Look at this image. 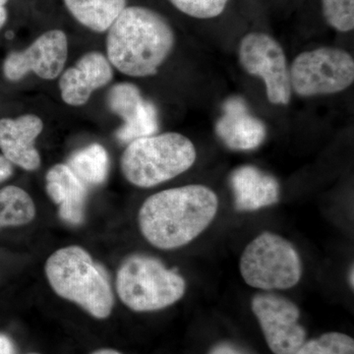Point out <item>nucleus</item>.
I'll return each instance as SVG.
<instances>
[{"label":"nucleus","instance_id":"nucleus-1","mask_svg":"<svg viewBox=\"0 0 354 354\" xmlns=\"http://www.w3.org/2000/svg\"><path fill=\"white\" fill-rule=\"evenodd\" d=\"M218 209L216 193L201 184L160 191L140 208V230L151 245L172 250L197 239L211 225Z\"/></svg>","mask_w":354,"mask_h":354},{"label":"nucleus","instance_id":"nucleus-2","mask_svg":"<svg viewBox=\"0 0 354 354\" xmlns=\"http://www.w3.org/2000/svg\"><path fill=\"white\" fill-rule=\"evenodd\" d=\"M108 31L106 57L127 76L155 75L176 44L169 23L147 7H127Z\"/></svg>","mask_w":354,"mask_h":354},{"label":"nucleus","instance_id":"nucleus-3","mask_svg":"<svg viewBox=\"0 0 354 354\" xmlns=\"http://www.w3.org/2000/svg\"><path fill=\"white\" fill-rule=\"evenodd\" d=\"M44 272L58 297L74 302L99 320L111 316L114 305L111 285L82 247L58 249L46 260Z\"/></svg>","mask_w":354,"mask_h":354},{"label":"nucleus","instance_id":"nucleus-4","mask_svg":"<svg viewBox=\"0 0 354 354\" xmlns=\"http://www.w3.org/2000/svg\"><path fill=\"white\" fill-rule=\"evenodd\" d=\"M196 158V149L190 139L167 132L130 142L121 157L120 167L133 185L151 188L187 171Z\"/></svg>","mask_w":354,"mask_h":354},{"label":"nucleus","instance_id":"nucleus-5","mask_svg":"<svg viewBox=\"0 0 354 354\" xmlns=\"http://www.w3.org/2000/svg\"><path fill=\"white\" fill-rule=\"evenodd\" d=\"M116 291L122 304L133 311H158L183 297L186 281L156 258L135 254L118 268Z\"/></svg>","mask_w":354,"mask_h":354},{"label":"nucleus","instance_id":"nucleus-6","mask_svg":"<svg viewBox=\"0 0 354 354\" xmlns=\"http://www.w3.org/2000/svg\"><path fill=\"white\" fill-rule=\"evenodd\" d=\"M239 267L247 285L262 290H288L302 276L297 249L281 235L269 232L258 235L245 247Z\"/></svg>","mask_w":354,"mask_h":354},{"label":"nucleus","instance_id":"nucleus-7","mask_svg":"<svg viewBox=\"0 0 354 354\" xmlns=\"http://www.w3.org/2000/svg\"><path fill=\"white\" fill-rule=\"evenodd\" d=\"M290 75L291 90L299 97L337 94L353 85L354 59L342 48L323 46L298 55Z\"/></svg>","mask_w":354,"mask_h":354},{"label":"nucleus","instance_id":"nucleus-8","mask_svg":"<svg viewBox=\"0 0 354 354\" xmlns=\"http://www.w3.org/2000/svg\"><path fill=\"white\" fill-rule=\"evenodd\" d=\"M242 68L264 81L268 100L276 106H286L291 99L290 75L281 44L265 32H249L239 44Z\"/></svg>","mask_w":354,"mask_h":354},{"label":"nucleus","instance_id":"nucleus-9","mask_svg":"<svg viewBox=\"0 0 354 354\" xmlns=\"http://www.w3.org/2000/svg\"><path fill=\"white\" fill-rule=\"evenodd\" d=\"M252 311L274 354H295L304 344L306 333L298 323L299 309L290 300L260 293L252 299Z\"/></svg>","mask_w":354,"mask_h":354},{"label":"nucleus","instance_id":"nucleus-10","mask_svg":"<svg viewBox=\"0 0 354 354\" xmlns=\"http://www.w3.org/2000/svg\"><path fill=\"white\" fill-rule=\"evenodd\" d=\"M68 55V41L62 30H51L39 36L24 50L12 51L3 62L7 80L17 82L29 73L53 80L64 71Z\"/></svg>","mask_w":354,"mask_h":354},{"label":"nucleus","instance_id":"nucleus-11","mask_svg":"<svg viewBox=\"0 0 354 354\" xmlns=\"http://www.w3.org/2000/svg\"><path fill=\"white\" fill-rule=\"evenodd\" d=\"M108 104L113 113L124 123L116 131L121 143L129 144L134 140L157 134L158 111L155 104L144 99L134 84H116L109 91Z\"/></svg>","mask_w":354,"mask_h":354},{"label":"nucleus","instance_id":"nucleus-12","mask_svg":"<svg viewBox=\"0 0 354 354\" xmlns=\"http://www.w3.org/2000/svg\"><path fill=\"white\" fill-rule=\"evenodd\" d=\"M113 77V67L106 55L99 51L86 53L60 76L62 100L69 106H83L95 91L108 85Z\"/></svg>","mask_w":354,"mask_h":354},{"label":"nucleus","instance_id":"nucleus-13","mask_svg":"<svg viewBox=\"0 0 354 354\" xmlns=\"http://www.w3.org/2000/svg\"><path fill=\"white\" fill-rule=\"evenodd\" d=\"M44 122L38 115L25 114L16 120H0V150L12 165L28 171L41 165V156L35 143L43 132Z\"/></svg>","mask_w":354,"mask_h":354},{"label":"nucleus","instance_id":"nucleus-14","mask_svg":"<svg viewBox=\"0 0 354 354\" xmlns=\"http://www.w3.org/2000/svg\"><path fill=\"white\" fill-rule=\"evenodd\" d=\"M216 133L227 148L251 151L262 145L267 130L263 121L251 114L242 97H230L223 102V114L216 121Z\"/></svg>","mask_w":354,"mask_h":354},{"label":"nucleus","instance_id":"nucleus-15","mask_svg":"<svg viewBox=\"0 0 354 354\" xmlns=\"http://www.w3.org/2000/svg\"><path fill=\"white\" fill-rule=\"evenodd\" d=\"M234 207L239 212H254L277 204L279 184L271 174L253 165H242L230 176Z\"/></svg>","mask_w":354,"mask_h":354},{"label":"nucleus","instance_id":"nucleus-16","mask_svg":"<svg viewBox=\"0 0 354 354\" xmlns=\"http://www.w3.org/2000/svg\"><path fill=\"white\" fill-rule=\"evenodd\" d=\"M46 189L58 206V215L65 223L80 225L85 218L87 189L67 165H53L46 176Z\"/></svg>","mask_w":354,"mask_h":354},{"label":"nucleus","instance_id":"nucleus-17","mask_svg":"<svg viewBox=\"0 0 354 354\" xmlns=\"http://www.w3.org/2000/svg\"><path fill=\"white\" fill-rule=\"evenodd\" d=\"M69 12L80 24L97 32L108 31L127 8V0H64Z\"/></svg>","mask_w":354,"mask_h":354},{"label":"nucleus","instance_id":"nucleus-18","mask_svg":"<svg viewBox=\"0 0 354 354\" xmlns=\"http://www.w3.org/2000/svg\"><path fill=\"white\" fill-rule=\"evenodd\" d=\"M67 165L82 183L100 185L106 181L108 176V152L100 144H92L74 153L70 157Z\"/></svg>","mask_w":354,"mask_h":354},{"label":"nucleus","instance_id":"nucleus-19","mask_svg":"<svg viewBox=\"0 0 354 354\" xmlns=\"http://www.w3.org/2000/svg\"><path fill=\"white\" fill-rule=\"evenodd\" d=\"M36 216V206L29 193L18 186L0 190V230L28 225Z\"/></svg>","mask_w":354,"mask_h":354},{"label":"nucleus","instance_id":"nucleus-20","mask_svg":"<svg viewBox=\"0 0 354 354\" xmlns=\"http://www.w3.org/2000/svg\"><path fill=\"white\" fill-rule=\"evenodd\" d=\"M295 354H354V342L348 335L328 333L304 342Z\"/></svg>","mask_w":354,"mask_h":354},{"label":"nucleus","instance_id":"nucleus-21","mask_svg":"<svg viewBox=\"0 0 354 354\" xmlns=\"http://www.w3.org/2000/svg\"><path fill=\"white\" fill-rule=\"evenodd\" d=\"M322 9L326 22L335 31H353L354 0H322Z\"/></svg>","mask_w":354,"mask_h":354},{"label":"nucleus","instance_id":"nucleus-22","mask_svg":"<svg viewBox=\"0 0 354 354\" xmlns=\"http://www.w3.org/2000/svg\"><path fill=\"white\" fill-rule=\"evenodd\" d=\"M180 12L197 18L212 19L218 17L227 8L230 0H169Z\"/></svg>","mask_w":354,"mask_h":354},{"label":"nucleus","instance_id":"nucleus-23","mask_svg":"<svg viewBox=\"0 0 354 354\" xmlns=\"http://www.w3.org/2000/svg\"><path fill=\"white\" fill-rule=\"evenodd\" d=\"M209 354H250L235 344L223 342L211 349Z\"/></svg>","mask_w":354,"mask_h":354},{"label":"nucleus","instance_id":"nucleus-24","mask_svg":"<svg viewBox=\"0 0 354 354\" xmlns=\"http://www.w3.org/2000/svg\"><path fill=\"white\" fill-rule=\"evenodd\" d=\"M13 174V165L4 156L0 155V183L8 179Z\"/></svg>","mask_w":354,"mask_h":354},{"label":"nucleus","instance_id":"nucleus-25","mask_svg":"<svg viewBox=\"0 0 354 354\" xmlns=\"http://www.w3.org/2000/svg\"><path fill=\"white\" fill-rule=\"evenodd\" d=\"M0 354H15L12 342L4 335H0Z\"/></svg>","mask_w":354,"mask_h":354},{"label":"nucleus","instance_id":"nucleus-26","mask_svg":"<svg viewBox=\"0 0 354 354\" xmlns=\"http://www.w3.org/2000/svg\"><path fill=\"white\" fill-rule=\"evenodd\" d=\"M9 0H0V29L6 25L7 20V10L6 6Z\"/></svg>","mask_w":354,"mask_h":354},{"label":"nucleus","instance_id":"nucleus-27","mask_svg":"<svg viewBox=\"0 0 354 354\" xmlns=\"http://www.w3.org/2000/svg\"><path fill=\"white\" fill-rule=\"evenodd\" d=\"M92 354H122L113 348H101L94 351Z\"/></svg>","mask_w":354,"mask_h":354},{"label":"nucleus","instance_id":"nucleus-28","mask_svg":"<svg viewBox=\"0 0 354 354\" xmlns=\"http://www.w3.org/2000/svg\"><path fill=\"white\" fill-rule=\"evenodd\" d=\"M353 267H351V272H349L348 279H349V285L351 286V288H353Z\"/></svg>","mask_w":354,"mask_h":354},{"label":"nucleus","instance_id":"nucleus-29","mask_svg":"<svg viewBox=\"0 0 354 354\" xmlns=\"http://www.w3.org/2000/svg\"><path fill=\"white\" fill-rule=\"evenodd\" d=\"M28 354H41V353H28Z\"/></svg>","mask_w":354,"mask_h":354}]
</instances>
